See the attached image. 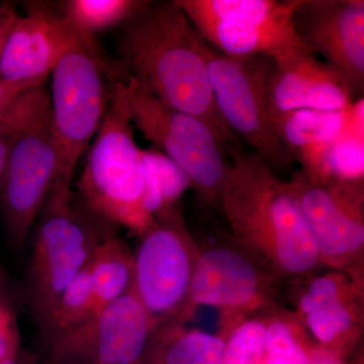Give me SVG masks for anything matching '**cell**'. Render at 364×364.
Masks as SVG:
<instances>
[{
  "label": "cell",
  "mask_w": 364,
  "mask_h": 364,
  "mask_svg": "<svg viewBox=\"0 0 364 364\" xmlns=\"http://www.w3.org/2000/svg\"><path fill=\"white\" fill-rule=\"evenodd\" d=\"M144 208L154 218L173 207L191 182L166 155L156 149L143 150Z\"/></svg>",
  "instance_id": "cell-19"
},
{
  "label": "cell",
  "mask_w": 364,
  "mask_h": 364,
  "mask_svg": "<svg viewBox=\"0 0 364 364\" xmlns=\"http://www.w3.org/2000/svg\"><path fill=\"white\" fill-rule=\"evenodd\" d=\"M224 342L205 333L193 332L172 340L162 355V364H221Z\"/></svg>",
  "instance_id": "cell-22"
},
{
  "label": "cell",
  "mask_w": 364,
  "mask_h": 364,
  "mask_svg": "<svg viewBox=\"0 0 364 364\" xmlns=\"http://www.w3.org/2000/svg\"><path fill=\"white\" fill-rule=\"evenodd\" d=\"M144 0H67L58 13L86 44L97 46L95 36L116 26H123L135 16Z\"/></svg>",
  "instance_id": "cell-18"
},
{
  "label": "cell",
  "mask_w": 364,
  "mask_h": 364,
  "mask_svg": "<svg viewBox=\"0 0 364 364\" xmlns=\"http://www.w3.org/2000/svg\"><path fill=\"white\" fill-rule=\"evenodd\" d=\"M301 0H176L200 38L232 57L275 60L308 48L294 30Z\"/></svg>",
  "instance_id": "cell-5"
},
{
  "label": "cell",
  "mask_w": 364,
  "mask_h": 364,
  "mask_svg": "<svg viewBox=\"0 0 364 364\" xmlns=\"http://www.w3.org/2000/svg\"><path fill=\"white\" fill-rule=\"evenodd\" d=\"M349 112H270L273 130L306 176L324 181L334 178L332 151L346 126Z\"/></svg>",
  "instance_id": "cell-15"
},
{
  "label": "cell",
  "mask_w": 364,
  "mask_h": 364,
  "mask_svg": "<svg viewBox=\"0 0 364 364\" xmlns=\"http://www.w3.org/2000/svg\"><path fill=\"white\" fill-rule=\"evenodd\" d=\"M122 28L117 54L127 75L162 104L202 119L230 153L236 150L238 139L215 107L203 40L176 0L146 2Z\"/></svg>",
  "instance_id": "cell-1"
},
{
  "label": "cell",
  "mask_w": 364,
  "mask_h": 364,
  "mask_svg": "<svg viewBox=\"0 0 364 364\" xmlns=\"http://www.w3.org/2000/svg\"><path fill=\"white\" fill-rule=\"evenodd\" d=\"M35 86L0 80V119L6 116L26 91Z\"/></svg>",
  "instance_id": "cell-28"
},
{
  "label": "cell",
  "mask_w": 364,
  "mask_h": 364,
  "mask_svg": "<svg viewBox=\"0 0 364 364\" xmlns=\"http://www.w3.org/2000/svg\"><path fill=\"white\" fill-rule=\"evenodd\" d=\"M309 325L314 334L323 342L331 341L350 326L348 311L339 301L309 315Z\"/></svg>",
  "instance_id": "cell-25"
},
{
  "label": "cell",
  "mask_w": 364,
  "mask_h": 364,
  "mask_svg": "<svg viewBox=\"0 0 364 364\" xmlns=\"http://www.w3.org/2000/svg\"><path fill=\"white\" fill-rule=\"evenodd\" d=\"M128 78L112 81L107 114L88 148L78 191L93 215L142 233L154 218L144 208L142 149L134 139Z\"/></svg>",
  "instance_id": "cell-2"
},
{
  "label": "cell",
  "mask_w": 364,
  "mask_h": 364,
  "mask_svg": "<svg viewBox=\"0 0 364 364\" xmlns=\"http://www.w3.org/2000/svg\"><path fill=\"white\" fill-rule=\"evenodd\" d=\"M337 299V286L328 277H320L311 284L310 291L301 299V308L310 315L332 305Z\"/></svg>",
  "instance_id": "cell-27"
},
{
  "label": "cell",
  "mask_w": 364,
  "mask_h": 364,
  "mask_svg": "<svg viewBox=\"0 0 364 364\" xmlns=\"http://www.w3.org/2000/svg\"><path fill=\"white\" fill-rule=\"evenodd\" d=\"M171 212L155 215L134 256L133 291L151 318L176 309L191 284L188 252Z\"/></svg>",
  "instance_id": "cell-11"
},
{
  "label": "cell",
  "mask_w": 364,
  "mask_h": 364,
  "mask_svg": "<svg viewBox=\"0 0 364 364\" xmlns=\"http://www.w3.org/2000/svg\"><path fill=\"white\" fill-rule=\"evenodd\" d=\"M97 312L88 264L62 293L51 314L38 328L42 341L82 324Z\"/></svg>",
  "instance_id": "cell-20"
},
{
  "label": "cell",
  "mask_w": 364,
  "mask_h": 364,
  "mask_svg": "<svg viewBox=\"0 0 364 364\" xmlns=\"http://www.w3.org/2000/svg\"><path fill=\"white\" fill-rule=\"evenodd\" d=\"M58 168L49 102L16 139L0 191L4 232L14 250L25 247Z\"/></svg>",
  "instance_id": "cell-8"
},
{
  "label": "cell",
  "mask_w": 364,
  "mask_h": 364,
  "mask_svg": "<svg viewBox=\"0 0 364 364\" xmlns=\"http://www.w3.org/2000/svg\"><path fill=\"white\" fill-rule=\"evenodd\" d=\"M361 178L335 177V183L322 186L304 172H296L287 186L312 230L318 249L325 254L340 255L363 245L356 186Z\"/></svg>",
  "instance_id": "cell-13"
},
{
  "label": "cell",
  "mask_w": 364,
  "mask_h": 364,
  "mask_svg": "<svg viewBox=\"0 0 364 364\" xmlns=\"http://www.w3.org/2000/svg\"><path fill=\"white\" fill-rule=\"evenodd\" d=\"M49 102V95L44 88H33L23 93L14 109L0 119V191L16 139Z\"/></svg>",
  "instance_id": "cell-21"
},
{
  "label": "cell",
  "mask_w": 364,
  "mask_h": 364,
  "mask_svg": "<svg viewBox=\"0 0 364 364\" xmlns=\"http://www.w3.org/2000/svg\"><path fill=\"white\" fill-rule=\"evenodd\" d=\"M88 272L98 312L133 289L134 256L122 239L109 235L95 248Z\"/></svg>",
  "instance_id": "cell-17"
},
{
  "label": "cell",
  "mask_w": 364,
  "mask_h": 364,
  "mask_svg": "<svg viewBox=\"0 0 364 364\" xmlns=\"http://www.w3.org/2000/svg\"><path fill=\"white\" fill-rule=\"evenodd\" d=\"M123 76L119 63H107L97 46L86 44L77 35L57 61L49 95L59 159L57 177L72 179L78 160L104 122L112 81Z\"/></svg>",
  "instance_id": "cell-4"
},
{
  "label": "cell",
  "mask_w": 364,
  "mask_h": 364,
  "mask_svg": "<svg viewBox=\"0 0 364 364\" xmlns=\"http://www.w3.org/2000/svg\"><path fill=\"white\" fill-rule=\"evenodd\" d=\"M293 23L301 42L346 79L354 97L363 95V0H301Z\"/></svg>",
  "instance_id": "cell-10"
},
{
  "label": "cell",
  "mask_w": 364,
  "mask_h": 364,
  "mask_svg": "<svg viewBox=\"0 0 364 364\" xmlns=\"http://www.w3.org/2000/svg\"><path fill=\"white\" fill-rule=\"evenodd\" d=\"M18 299H21L20 294L14 289L9 275L0 263V305L16 311Z\"/></svg>",
  "instance_id": "cell-30"
},
{
  "label": "cell",
  "mask_w": 364,
  "mask_h": 364,
  "mask_svg": "<svg viewBox=\"0 0 364 364\" xmlns=\"http://www.w3.org/2000/svg\"><path fill=\"white\" fill-rule=\"evenodd\" d=\"M128 104L134 126L182 170L191 186L208 195L223 189L230 151L208 124L162 104L130 77Z\"/></svg>",
  "instance_id": "cell-7"
},
{
  "label": "cell",
  "mask_w": 364,
  "mask_h": 364,
  "mask_svg": "<svg viewBox=\"0 0 364 364\" xmlns=\"http://www.w3.org/2000/svg\"><path fill=\"white\" fill-rule=\"evenodd\" d=\"M203 55L215 107L229 130L270 168L291 165L293 158L277 138L270 117L268 83L273 60L227 56L205 41Z\"/></svg>",
  "instance_id": "cell-6"
},
{
  "label": "cell",
  "mask_w": 364,
  "mask_h": 364,
  "mask_svg": "<svg viewBox=\"0 0 364 364\" xmlns=\"http://www.w3.org/2000/svg\"><path fill=\"white\" fill-rule=\"evenodd\" d=\"M43 364H49V363H45V361H43Z\"/></svg>",
  "instance_id": "cell-33"
},
{
  "label": "cell",
  "mask_w": 364,
  "mask_h": 364,
  "mask_svg": "<svg viewBox=\"0 0 364 364\" xmlns=\"http://www.w3.org/2000/svg\"><path fill=\"white\" fill-rule=\"evenodd\" d=\"M265 350L267 364H310L305 352L294 341L289 328L282 323H273L267 330Z\"/></svg>",
  "instance_id": "cell-24"
},
{
  "label": "cell",
  "mask_w": 364,
  "mask_h": 364,
  "mask_svg": "<svg viewBox=\"0 0 364 364\" xmlns=\"http://www.w3.org/2000/svg\"><path fill=\"white\" fill-rule=\"evenodd\" d=\"M273 62L268 83L270 112H351L355 97L346 79L309 48Z\"/></svg>",
  "instance_id": "cell-14"
},
{
  "label": "cell",
  "mask_w": 364,
  "mask_h": 364,
  "mask_svg": "<svg viewBox=\"0 0 364 364\" xmlns=\"http://www.w3.org/2000/svg\"><path fill=\"white\" fill-rule=\"evenodd\" d=\"M267 329L258 322L241 326L225 346L221 364H256L265 351Z\"/></svg>",
  "instance_id": "cell-23"
},
{
  "label": "cell",
  "mask_w": 364,
  "mask_h": 364,
  "mask_svg": "<svg viewBox=\"0 0 364 364\" xmlns=\"http://www.w3.org/2000/svg\"><path fill=\"white\" fill-rule=\"evenodd\" d=\"M18 16L20 14L16 11L14 4L11 2L0 4V54Z\"/></svg>",
  "instance_id": "cell-29"
},
{
  "label": "cell",
  "mask_w": 364,
  "mask_h": 364,
  "mask_svg": "<svg viewBox=\"0 0 364 364\" xmlns=\"http://www.w3.org/2000/svg\"><path fill=\"white\" fill-rule=\"evenodd\" d=\"M20 337L16 311L0 305V364H18Z\"/></svg>",
  "instance_id": "cell-26"
},
{
  "label": "cell",
  "mask_w": 364,
  "mask_h": 364,
  "mask_svg": "<svg viewBox=\"0 0 364 364\" xmlns=\"http://www.w3.org/2000/svg\"><path fill=\"white\" fill-rule=\"evenodd\" d=\"M256 364H267V363H265V361H259V363H256Z\"/></svg>",
  "instance_id": "cell-32"
},
{
  "label": "cell",
  "mask_w": 364,
  "mask_h": 364,
  "mask_svg": "<svg viewBox=\"0 0 364 364\" xmlns=\"http://www.w3.org/2000/svg\"><path fill=\"white\" fill-rule=\"evenodd\" d=\"M25 7L0 54V80L43 87L76 33L50 4L32 1Z\"/></svg>",
  "instance_id": "cell-12"
},
{
  "label": "cell",
  "mask_w": 364,
  "mask_h": 364,
  "mask_svg": "<svg viewBox=\"0 0 364 364\" xmlns=\"http://www.w3.org/2000/svg\"><path fill=\"white\" fill-rule=\"evenodd\" d=\"M310 364H341L334 356L327 353H318Z\"/></svg>",
  "instance_id": "cell-31"
},
{
  "label": "cell",
  "mask_w": 364,
  "mask_h": 364,
  "mask_svg": "<svg viewBox=\"0 0 364 364\" xmlns=\"http://www.w3.org/2000/svg\"><path fill=\"white\" fill-rule=\"evenodd\" d=\"M70 183L71 179L57 177L31 232L32 244L20 296L37 327L90 263L98 244L109 236L98 234L91 225L95 221L75 208Z\"/></svg>",
  "instance_id": "cell-3"
},
{
  "label": "cell",
  "mask_w": 364,
  "mask_h": 364,
  "mask_svg": "<svg viewBox=\"0 0 364 364\" xmlns=\"http://www.w3.org/2000/svg\"><path fill=\"white\" fill-rule=\"evenodd\" d=\"M152 331V318L133 289L82 324L45 341L49 364H138Z\"/></svg>",
  "instance_id": "cell-9"
},
{
  "label": "cell",
  "mask_w": 364,
  "mask_h": 364,
  "mask_svg": "<svg viewBox=\"0 0 364 364\" xmlns=\"http://www.w3.org/2000/svg\"><path fill=\"white\" fill-rule=\"evenodd\" d=\"M256 286L250 263L227 249L203 254L189 284L193 299L208 305H241L252 298Z\"/></svg>",
  "instance_id": "cell-16"
}]
</instances>
